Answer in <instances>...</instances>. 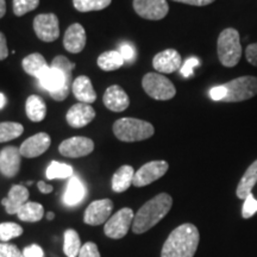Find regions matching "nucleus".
<instances>
[{
	"instance_id": "obj_1",
	"label": "nucleus",
	"mask_w": 257,
	"mask_h": 257,
	"mask_svg": "<svg viewBox=\"0 0 257 257\" xmlns=\"http://www.w3.org/2000/svg\"><path fill=\"white\" fill-rule=\"evenodd\" d=\"M75 64L67 59L66 56H56L51 62V66L41 79L38 80L41 86L47 89L57 101H62L68 96L73 86L72 73Z\"/></svg>"
},
{
	"instance_id": "obj_2",
	"label": "nucleus",
	"mask_w": 257,
	"mask_h": 257,
	"mask_svg": "<svg viewBox=\"0 0 257 257\" xmlns=\"http://www.w3.org/2000/svg\"><path fill=\"white\" fill-rule=\"evenodd\" d=\"M200 234L197 226L186 223L170 232L163 244L161 257H193L197 252Z\"/></svg>"
},
{
	"instance_id": "obj_3",
	"label": "nucleus",
	"mask_w": 257,
	"mask_h": 257,
	"mask_svg": "<svg viewBox=\"0 0 257 257\" xmlns=\"http://www.w3.org/2000/svg\"><path fill=\"white\" fill-rule=\"evenodd\" d=\"M172 205L173 198L167 193H160L138 210L131 229L137 234L147 232L168 214Z\"/></svg>"
},
{
	"instance_id": "obj_4",
	"label": "nucleus",
	"mask_w": 257,
	"mask_h": 257,
	"mask_svg": "<svg viewBox=\"0 0 257 257\" xmlns=\"http://www.w3.org/2000/svg\"><path fill=\"white\" fill-rule=\"evenodd\" d=\"M242 53L239 32L233 28L224 29L217 40V54L220 63L227 68L236 67L239 63Z\"/></svg>"
},
{
	"instance_id": "obj_5",
	"label": "nucleus",
	"mask_w": 257,
	"mask_h": 257,
	"mask_svg": "<svg viewBox=\"0 0 257 257\" xmlns=\"http://www.w3.org/2000/svg\"><path fill=\"white\" fill-rule=\"evenodd\" d=\"M155 128L149 121L136 118H121L113 124V134L121 142H140L150 138Z\"/></svg>"
},
{
	"instance_id": "obj_6",
	"label": "nucleus",
	"mask_w": 257,
	"mask_h": 257,
	"mask_svg": "<svg viewBox=\"0 0 257 257\" xmlns=\"http://www.w3.org/2000/svg\"><path fill=\"white\" fill-rule=\"evenodd\" d=\"M226 96L223 102H240L257 95V76L244 75L224 83Z\"/></svg>"
},
{
	"instance_id": "obj_7",
	"label": "nucleus",
	"mask_w": 257,
	"mask_h": 257,
	"mask_svg": "<svg viewBox=\"0 0 257 257\" xmlns=\"http://www.w3.org/2000/svg\"><path fill=\"white\" fill-rule=\"evenodd\" d=\"M144 92L155 100H169L174 98L176 88L168 78L160 73H148L142 80Z\"/></svg>"
},
{
	"instance_id": "obj_8",
	"label": "nucleus",
	"mask_w": 257,
	"mask_h": 257,
	"mask_svg": "<svg viewBox=\"0 0 257 257\" xmlns=\"http://www.w3.org/2000/svg\"><path fill=\"white\" fill-rule=\"evenodd\" d=\"M134 211L128 207L121 208L106 221L104 232L112 239H120L126 236L127 231L133 227Z\"/></svg>"
},
{
	"instance_id": "obj_9",
	"label": "nucleus",
	"mask_w": 257,
	"mask_h": 257,
	"mask_svg": "<svg viewBox=\"0 0 257 257\" xmlns=\"http://www.w3.org/2000/svg\"><path fill=\"white\" fill-rule=\"evenodd\" d=\"M168 162L163 160L148 162L135 173L133 185L135 187H144V186L153 184L156 180L162 178L168 172Z\"/></svg>"
},
{
	"instance_id": "obj_10",
	"label": "nucleus",
	"mask_w": 257,
	"mask_h": 257,
	"mask_svg": "<svg viewBox=\"0 0 257 257\" xmlns=\"http://www.w3.org/2000/svg\"><path fill=\"white\" fill-rule=\"evenodd\" d=\"M34 30L43 42H54L60 36L59 18L54 14L38 15L34 19Z\"/></svg>"
},
{
	"instance_id": "obj_11",
	"label": "nucleus",
	"mask_w": 257,
	"mask_h": 257,
	"mask_svg": "<svg viewBox=\"0 0 257 257\" xmlns=\"http://www.w3.org/2000/svg\"><path fill=\"white\" fill-rule=\"evenodd\" d=\"M134 9L140 17L148 21H161L169 12L167 0H134Z\"/></svg>"
},
{
	"instance_id": "obj_12",
	"label": "nucleus",
	"mask_w": 257,
	"mask_h": 257,
	"mask_svg": "<svg viewBox=\"0 0 257 257\" xmlns=\"http://www.w3.org/2000/svg\"><path fill=\"white\" fill-rule=\"evenodd\" d=\"M112 210H113V202L110 199L92 201L86 208L85 214H83V221L92 226H98L110 219Z\"/></svg>"
},
{
	"instance_id": "obj_13",
	"label": "nucleus",
	"mask_w": 257,
	"mask_h": 257,
	"mask_svg": "<svg viewBox=\"0 0 257 257\" xmlns=\"http://www.w3.org/2000/svg\"><path fill=\"white\" fill-rule=\"evenodd\" d=\"M94 150V143L87 137H70L60 144L59 152L64 157L78 159L87 156Z\"/></svg>"
},
{
	"instance_id": "obj_14",
	"label": "nucleus",
	"mask_w": 257,
	"mask_h": 257,
	"mask_svg": "<svg viewBox=\"0 0 257 257\" xmlns=\"http://www.w3.org/2000/svg\"><path fill=\"white\" fill-rule=\"evenodd\" d=\"M181 56L175 49H166L156 54L153 59V66L160 74H172L181 68Z\"/></svg>"
},
{
	"instance_id": "obj_15",
	"label": "nucleus",
	"mask_w": 257,
	"mask_h": 257,
	"mask_svg": "<svg viewBox=\"0 0 257 257\" xmlns=\"http://www.w3.org/2000/svg\"><path fill=\"white\" fill-rule=\"evenodd\" d=\"M50 144L51 140L49 135L40 133L25 140L19 148V152H21L22 156L27 157V159H34V157H38L46 153L49 149Z\"/></svg>"
},
{
	"instance_id": "obj_16",
	"label": "nucleus",
	"mask_w": 257,
	"mask_h": 257,
	"mask_svg": "<svg viewBox=\"0 0 257 257\" xmlns=\"http://www.w3.org/2000/svg\"><path fill=\"white\" fill-rule=\"evenodd\" d=\"M21 157L19 148H4L0 152V173L6 178H15L21 169Z\"/></svg>"
},
{
	"instance_id": "obj_17",
	"label": "nucleus",
	"mask_w": 257,
	"mask_h": 257,
	"mask_svg": "<svg viewBox=\"0 0 257 257\" xmlns=\"http://www.w3.org/2000/svg\"><path fill=\"white\" fill-rule=\"evenodd\" d=\"M95 118V111L89 104L85 102H78L73 105L67 112L66 119L72 127H83L91 123Z\"/></svg>"
},
{
	"instance_id": "obj_18",
	"label": "nucleus",
	"mask_w": 257,
	"mask_h": 257,
	"mask_svg": "<svg viewBox=\"0 0 257 257\" xmlns=\"http://www.w3.org/2000/svg\"><path fill=\"white\" fill-rule=\"evenodd\" d=\"M63 46L72 54L81 53L86 46V31L81 24H72L67 29L63 37Z\"/></svg>"
},
{
	"instance_id": "obj_19",
	"label": "nucleus",
	"mask_w": 257,
	"mask_h": 257,
	"mask_svg": "<svg viewBox=\"0 0 257 257\" xmlns=\"http://www.w3.org/2000/svg\"><path fill=\"white\" fill-rule=\"evenodd\" d=\"M104 105L108 110L113 112H121L126 110L130 104V99L123 88L118 85H112L106 89L104 98Z\"/></svg>"
},
{
	"instance_id": "obj_20",
	"label": "nucleus",
	"mask_w": 257,
	"mask_h": 257,
	"mask_svg": "<svg viewBox=\"0 0 257 257\" xmlns=\"http://www.w3.org/2000/svg\"><path fill=\"white\" fill-rule=\"evenodd\" d=\"M29 191L22 185H15L10 189L8 197L2 200L3 206L5 207L9 214H17L21 207L28 202Z\"/></svg>"
},
{
	"instance_id": "obj_21",
	"label": "nucleus",
	"mask_w": 257,
	"mask_h": 257,
	"mask_svg": "<svg viewBox=\"0 0 257 257\" xmlns=\"http://www.w3.org/2000/svg\"><path fill=\"white\" fill-rule=\"evenodd\" d=\"M72 91L74 96L80 102L91 104V102H94L96 100V93L94 88H93L92 81L89 80L88 76L81 75L74 80Z\"/></svg>"
},
{
	"instance_id": "obj_22",
	"label": "nucleus",
	"mask_w": 257,
	"mask_h": 257,
	"mask_svg": "<svg viewBox=\"0 0 257 257\" xmlns=\"http://www.w3.org/2000/svg\"><path fill=\"white\" fill-rule=\"evenodd\" d=\"M257 184V160L253 161L245 170L242 179L239 180L236 188V195L238 199L245 200L249 194H251L252 189Z\"/></svg>"
},
{
	"instance_id": "obj_23",
	"label": "nucleus",
	"mask_w": 257,
	"mask_h": 257,
	"mask_svg": "<svg viewBox=\"0 0 257 257\" xmlns=\"http://www.w3.org/2000/svg\"><path fill=\"white\" fill-rule=\"evenodd\" d=\"M86 188L85 185L78 176H72L67 185V189L63 195V202L67 206H75L79 202H81L85 198Z\"/></svg>"
},
{
	"instance_id": "obj_24",
	"label": "nucleus",
	"mask_w": 257,
	"mask_h": 257,
	"mask_svg": "<svg viewBox=\"0 0 257 257\" xmlns=\"http://www.w3.org/2000/svg\"><path fill=\"white\" fill-rule=\"evenodd\" d=\"M23 69L25 73H28L29 75L35 76L38 80L41 79V76L49 69L50 66H48L46 59L38 53H34L28 55L22 62Z\"/></svg>"
},
{
	"instance_id": "obj_25",
	"label": "nucleus",
	"mask_w": 257,
	"mask_h": 257,
	"mask_svg": "<svg viewBox=\"0 0 257 257\" xmlns=\"http://www.w3.org/2000/svg\"><path fill=\"white\" fill-rule=\"evenodd\" d=\"M135 170L131 166H121L112 176L111 187L115 193H121L133 185Z\"/></svg>"
},
{
	"instance_id": "obj_26",
	"label": "nucleus",
	"mask_w": 257,
	"mask_h": 257,
	"mask_svg": "<svg viewBox=\"0 0 257 257\" xmlns=\"http://www.w3.org/2000/svg\"><path fill=\"white\" fill-rule=\"evenodd\" d=\"M25 112L31 121L40 123L47 115V105L41 96L30 95L25 104Z\"/></svg>"
},
{
	"instance_id": "obj_27",
	"label": "nucleus",
	"mask_w": 257,
	"mask_h": 257,
	"mask_svg": "<svg viewBox=\"0 0 257 257\" xmlns=\"http://www.w3.org/2000/svg\"><path fill=\"white\" fill-rule=\"evenodd\" d=\"M18 218L23 221H29V223H35L40 221L44 216V208L38 202L28 201L27 204L21 207V210L17 213Z\"/></svg>"
},
{
	"instance_id": "obj_28",
	"label": "nucleus",
	"mask_w": 257,
	"mask_h": 257,
	"mask_svg": "<svg viewBox=\"0 0 257 257\" xmlns=\"http://www.w3.org/2000/svg\"><path fill=\"white\" fill-rule=\"evenodd\" d=\"M63 251L67 257H78L81 250V242H80L79 233L75 230L68 229L64 231L63 234Z\"/></svg>"
},
{
	"instance_id": "obj_29",
	"label": "nucleus",
	"mask_w": 257,
	"mask_h": 257,
	"mask_svg": "<svg viewBox=\"0 0 257 257\" xmlns=\"http://www.w3.org/2000/svg\"><path fill=\"white\" fill-rule=\"evenodd\" d=\"M124 64L123 57L120 56L119 51H106L98 57L99 68L105 72H112L120 68Z\"/></svg>"
},
{
	"instance_id": "obj_30",
	"label": "nucleus",
	"mask_w": 257,
	"mask_h": 257,
	"mask_svg": "<svg viewBox=\"0 0 257 257\" xmlns=\"http://www.w3.org/2000/svg\"><path fill=\"white\" fill-rule=\"evenodd\" d=\"M23 125L15 121H5L0 123V143L10 142V141L16 140L23 134Z\"/></svg>"
},
{
	"instance_id": "obj_31",
	"label": "nucleus",
	"mask_w": 257,
	"mask_h": 257,
	"mask_svg": "<svg viewBox=\"0 0 257 257\" xmlns=\"http://www.w3.org/2000/svg\"><path fill=\"white\" fill-rule=\"evenodd\" d=\"M46 174L49 180L70 179L74 175V170L67 163H60L57 161H53L47 168Z\"/></svg>"
},
{
	"instance_id": "obj_32",
	"label": "nucleus",
	"mask_w": 257,
	"mask_h": 257,
	"mask_svg": "<svg viewBox=\"0 0 257 257\" xmlns=\"http://www.w3.org/2000/svg\"><path fill=\"white\" fill-rule=\"evenodd\" d=\"M112 0H73V5L80 12L100 11L107 8Z\"/></svg>"
},
{
	"instance_id": "obj_33",
	"label": "nucleus",
	"mask_w": 257,
	"mask_h": 257,
	"mask_svg": "<svg viewBox=\"0 0 257 257\" xmlns=\"http://www.w3.org/2000/svg\"><path fill=\"white\" fill-rule=\"evenodd\" d=\"M23 233V227L16 223H2L0 224V240L8 242V240L19 237Z\"/></svg>"
},
{
	"instance_id": "obj_34",
	"label": "nucleus",
	"mask_w": 257,
	"mask_h": 257,
	"mask_svg": "<svg viewBox=\"0 0 257 257\" xmlns=\"http://www.w3.org/2000/svg\"><path fill=\"white\" fill-rule=\"evenodd\" d=\"M40 5V0H14V14L18 17L36 10Z\"/></svg>"
},
{
	"instance_id": "obj_35",
	"label": "nucleus",
	"mask_w": 257,
	"mask_h": 257,
	"mask_svg": "<svg viewBox=\"0 0 257 257\" xmlns=\"http://www.w3.org/2000/svg\"><path fill=\"white\" fill-rule=\"evenodd\" d=\"M257 212V199L253 197V194H249L244 200L242 207V217L244 219H249Z\"/></svg>"
},
{
	"instance_id": "obj_36",
	"label": "nucleus",
	"mask_w": 257,
	"mask_h": 257,
	"mask_svg": "<svg viewBox=\"0 0 257 257\" xmlns=\"http://www.w3.org/2000/svg\"><path fill=\"white\" fill-rule=\"evenodd\" d=\"M200 61H199L197 57H189V59L186 60V62L182 64L181 68H180V72H181L182 76L184 78H189V76L193 75V69L195 67L199 66Z\"/></svg>"
},
{
	"instance_id": "obj_37",
	"label": "nucleus",
	"mask_w": 257,
	"mask_h": 257,
	"mask_svg": "<svg viewBox=\"0 0 257 257\" xmlns=\"http://www.w3.org/2000/svg\"><path fill=\"white\" fill-rule=\"evenodd\" d=\"M0 252L4 257H24L23 252H21L18 246L9 243H0Z\"/></svg>"
},
{
	"instance_id": "obj_38",
	"label": "nucleus",
	"mask_w": 257,
	"mask_h": 257,
	"mask_svg": "<svg viewBox=\"0 0 257 257\" xmlns=\"http://www.w3.org/2000/svg\"><path fill=\"white\" fill-rule=\"evenodd\" d=\"M78 257H100V253L95 243L87 242L81 246Z\"/></svg>"
},
{
	"instance_id": "obj_39",
	"label": "nucleus",
	"mask_w": 257,
	"mask_h": 257,
	"mask_svg": "<svg viewBox=\"0 0 257 257\" xmlns=\"http://www.w3.org/2000/svg\"><path fill=\"white\" fill-rule=\"evenodd\" d=\"M119 54L120 56L123 57L124 62L127 61V62H133L135 60V56H136V53H135V48L131 46V44L125 43L119 48Z\"/></svg>"
},
{
	"instance_id": "obj_40",
	"label": "nucleus",
	"mask_w": 257,
	"mask_h": 257,
	"mask_svg": "<svg viewBox=\"0 0 257 257\" xmlns=\"http://www.w3.org/2000/svg\"><path fill=\"white\" fill-rule=\"evenodd\" d=\"M226 96V88L224 85L214 86L210 89V98L214 101H223Z\"/></svg>"
},
{
	"instance_id": "obj_41",
	"label": "nucleus",
	"mask_w": 257,
	"mask_h": 257,
	"mask_svg": "<svg viewBox=\"0 0 257 257\" xmlns=\"http://www.w3.org/2000/svg\"><path fill=\"white\" fill-rule=\"evenodd\" d=\"M245 59L253 67H257V42L251 43L245 49Z\"/></svg>"
},
{
	"instance_id": "obj_42",
	"label": "nucleus",
	"mask_w": 257,
	"mask_h": 257,
	"mask_svg": "<svg viewBox=\"0 0 257 257\" xmlns=\"http://www.w3.org/2000/svg\"><path fill=\"white\" fill-rule=\"evenodd\" d=\"M24 257H44V251L37 244H32L23 250Z\"/></svg>"
},
{
	"instance_id": "obj_43",
	"label": "nucleus",
	"mask_w": 257,
	"mask_h": 257,
	"mask_svg": "<svg viewBox=\"0 0 257 257\" xmlns=\"http://www.w3.org/2000/svg\"><path fill=\"white\" fill-rule=\"evenodd\" d=\"M9 56V49H8V42L3 32H0V61L5 60Z\"/></svg>"
},
{
	"instance_id": "obj_44",
	"label": "nucleus",
	"mask_w": 257,
	"mask_h": 257,
	"mask_svg": "<svg viewBox=\"0 0 257 257\" xmlns=\"http://www.w3.org/2000/svg\"><path fill=\"white\" fill-rule=\"evenodd\" d=\"M176 3H182V4H187L192 6H206L212 4L216 0H173Z\"/></svg>"
},
{
	"instance_id": "obj_45",
	"label": "nucleus",
	"mask_w": 257,
	"mask_h": 257,
	"mask_svg": "<svg viewBox=\"0 0 257 257\" xmlns=\"http://www.w3.org/2000/svg\"><path fill=\"white\" fill-rule=\"evenodd\" d=\"M37 187H38V189H40L42 193H44V194H49V193L53 192V186L46 184V182H44V181L38 182Z\"/></svg>"
},
{
	"instance_id": "obj_46",
	"label": "nucleus",
	"mask_w": 257,
	"mask_h": 257,
	"mask_svg": "<svg viewBox=\"0 0 257 257\" xmlns=\"http://www.w3.org/2000/svg\"><path fill=\"white\" fill-rule=\"evenodd\" d=\"M6 14V3L5 0H0V18H3Z\"/></svg>"
},
{
	"instance_id": "obj_47",
	"label": "nucleus",
	"mask_w": 257,
	"mask_h": 257,
	"mask_svg": "<svg viewBox=\"0 0 257 257\" xmlns=\"http://www.w3.org/2000/svg\"><path fill=\"white\" fill-rule=\"evenodd\" d=\"M5 104H6V98H5V95L3 94V93H0V110H2V108L4 107Z\"/></svg>"
},
{
	"instance_id": "obj_48",
	"label": "nucleus",
	"mask_w": 257,
	"mask_h": 257,
	"mask_svg": "<svg viewBox=\"0 0 257 257\" xmlns=\"http://www.w3.org/2000/svg\"><path fill=\"white\" fill-rule=\"evenodd\" d=\"M47 218H48V219H49V220H53L54 218H55V214H54L53 212H48V214H47Z\"/></svg>"
},
{
	"instance_id": "obj_49",
	"label": "nucleus",
	"mask_w": 257,
	"mask_h": 257,
	"mask_svg": "<svg viewBox=\"0 0 257 257\" xmlns=\"http://www.w3.org/2000/svg\"><path fill=\"white\" fill-rule=\"evenodd\" d=\"M0 257H4V256H3V253H2V252H0Z\"/></svg>"
}]
</instances>
